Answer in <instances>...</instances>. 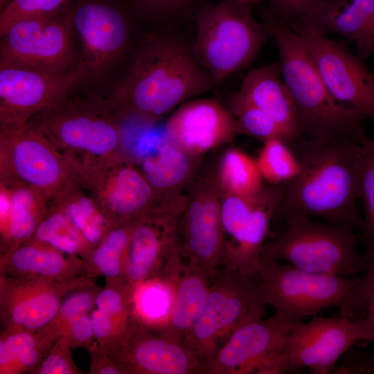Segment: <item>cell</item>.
Segmentation results:
<instances>
[{
  "mask_svg": "<svg viewBox=\"0 0 374 374\" xmlns=\"http://www.w3.org/2000/svg\"><path fill=\"white\" fill-rule=\"evenodd\" d=\"M163 140L188 154H197L231 141L238 133L236 120L214 99H197L169 118Z\"/></svg>",
  "mask_w": 374,
  "mask_h": 374,
  "instance_id": "44dd1931",
  "label": "cell"
},
{
  "mask_svg": "<svg viewBox=\"0 0 374 374\" xmlns=\"http://www.w3.org/2000/svg\"><path fill=\"white\" fill-rule=\"evenodd\" d=\"M323 0H272L275 7L283 17L289 23L299 17L304 10Z\"/></svg>",
  "mask_w": 374,
  "mask_h": 374,
  "instance_id": "ee69618b",
  "label": "cell"
},
{
  "mask_svg": "<svg viewBox=\"0 0 374 374\" xmlns=\"http://www.w3.org/2000/svg\"><path fill=\"white\" fill-rule=\"evenodd\" d=\"M69 10L73 30L81 45L79 66L85 80H100L128 48L130 20L117 5L105 0H84Z\"/></svg>",
  "mask_w": 374,
  "mask_h": 374,
  "instance_id": "4fadbf2b",
  "label": "cell"
},
{
  "mask_svg": "<svg viewBox=\"0 0 374 374\" xmlns=\"http://www.w3.org/2000/svg\"><path fill=\"white\" fill-rule=\"evenodd\" d=\"M215 84L192 51L174 39L151 36L138 48L124 78L106 100L118 118L152 122Z\"/></svg>",
  "mask_w": 374,
  "mask_h": 374,
  "instance_id": "7a4b0ae2",
  "label": "cell"
},
{
  "mask_svg": "<svg viewBox=\"0 0 374 374\" xmlns=\"http://www.w3.org/2000/svg\"><path fill=\"white\" fill-rule=\"evenodd\" d=\"M89 352L91 356L89 374H125L109 354L101 350L95 341Z\"/></svg>",
  "mask_w": 374,
  "mask_h": 374,
  "instance_id": "7bdbcfd3",
  "label": "cell"
},
{
  "mask_svg": "<svg viewBox=\"0 0 374 374\" xmlns=\"http://www.w3.org/2000/svg\"><path fill=\"white\" fill-rule=\"evenodd\" d=\"M50 198L28 185L0 182L1 254L29 240L46 214Z\"/></svg>",
  "mask_w": 374,
  "mask_h": 374,
  "instance_id": "cb8c5ba5",
  "label": "cell"
},
{
  "mask_svg": "<svg viewBox=\"0 0 374 374\" xmlns=\"http://www.w3.org/2000/svg\"><path fill=\"white\" fill-rule=\"evenodd\" d=\"M364 293L366 317L374 330V259H368V267L365 274Z\"/></svg>",
  "mask_w": 374,
  "mask_h": 374,
  "instance_id": "f6af8a7d",
  "label": "cell"
},
{
  "mask_svg": "<svg viewBox=\"0 0 374 374\" xmlns=\"http://www.w3.org/2000/svg\"><path fill=\"white\" fill-rule=\"evenodd\" d=\"M220 211L216 192L204 188L187 200L177 229L181 258L201 265L213 280L222 267L224 256Z\"/></svg>",
  "mask_w": 374,
  "mask_h": 374,
  "instance_id": "d6986e66",
  "label": "cell"
},
{
  "mask_svg": "<svg viewBox=\"0 0 374 374\" xmlns=\"http://www.w3.org/2000/svg\"><path fill=\"white\" fill-rule=\"evenodd\" d=\"M288 24L301 37L331 95L374 122V75L362 60L301 21Z\"/></svg>",
  "mask_w": 374,
  "mask_h": 374,
  "instance_id": "9a60e30c",
  "label": "cell"
},
{
  "mask_svg": "<svg viewBox=\"0 0 374 374\" xmlns=\"http://www.w3.org/2000/svg\"><path fill=\"white\" fill-rule=\"evenodd\" d=\"M195 19L192 53L216 84L249 66L269 35L266 24L258 23L249 6L240 0L204 6Z\"/></svg>",
  "mask_w": 374,
  "mask_h": 374,
  "instance_id": "5b68a950",
  "label": "cell"
},
{
  "mask_svg": "<svg viewBox=\"0 0 374 374\" xmlns=\"http://www.w3.org/2000/svg\"><path fill=\"white\" fill-rule=\"evenodd\" d=\"M294 20L354 42L363 59L374 53V0H323Z\"/></svg>",
  "mask_w": 374,
  "mask_h": 374,
  "instance_id": "603a6c76",
  "label": "cell"
},
{
  "mask_svg": "<svg viewBox=\"0 0 374 374\" xmlns=\"http://www.w3.org/2000/svg\"><path fill=\"white\" fill-rule=\"evenodd\" d=\"M74 172L113 226L134 220L155 204L156 192L142 171L120 154L84 163Z\"/></svg>",
  "mask_w": 374,
  "mask_h": 374,
  "instance_id": "5bb4252c",
  "label": "cell"
},
{
  "mask_svg": "<svg viewBox=\"0 0 374 374\" xmlns=\"http://www.w3.org/2000/svg\"><path fill=\"white\" fill-rule=\"evenodd\" d=\"M293 323L275 313L265 320L259 317L245 321L232 333L202 373H285L290 366L284 344Z\"/></svg>",
  "mask_w": 374,
  "mask_h": 374,
  "instance_id": "7c38bea8",
  "label": "cell"
},
{
  "mask_svg": "<svg viewBox=\"0 0 374 374\" xmlns=\"http://www.w3.org/2000/svg\"><path fill=\"white\" fill-rule=\"evenodd\" d=\"M186 202L181 197L167 199L132 221L124 281L134 291L159 274L177 247V223Z\"/></svg>",
  "mask_w": 374,
  "mask_h": 374,
  "instance_id": "e0dca14e",
  "label": "cell"
},
{
  "mask_svg": "<svg viewBox=\"0 0 374 374\" xmlns=\"http://www.w3.org/2000/svg\"><path fill=\"white\" fill-rule=\"evenodd\" d=\"M0 62L66 71L79 67L69 8L11 24L1 35Z\"/></svg>",
  "mask_w": 374,
  "mask_h": 374,
  "instance_id": "30bf717a",
  "label": "cell"
},
{
  "mask_svg": "<svg viewBox=\"0 0 374 374\" xmlns=\"http://www.w3.org/2000/svg\"><path fill=\"white\" fill-rule=\"evenodd\" d=\"M188 156L163 140L154 154L142 160L141 171L155 192L173 188L189 175L190 163Z\"/></svg>",
  "mask_w": 374,
  "mask_h": 374,
  "instance_id": "d6a6232c",
  "label": "cell"
},
{
  "mask_svg": "<svg viewBox=\"0 0 374 374\" xmlns=\"http://www.w3.org/2000/svg\"><path fill=\"white\" fill-rule=\"evenodd\" d=\"M93 281L84 276L64 281L0 275V313L3 330L36 331L57 314L60 299Z\"/></svg>",
  "mask_w": 374,
  "mask_h": 374,
  "instance_id": "ac0fdd59",
  "label": "cell"
},
{
  "mask_svg": "<svg viewBox=\"0 0 374 374\" xmlns=\"http://www.w3.org/2000/svg\"><path fill=\"white\" fill-rule=\"evenodd\" d=\"M258 276L263 302L290 323L335 308L350 318L366 315L365 275L342 276L308 272L261 258Z\"/></svg>",
  "mask_w": 374,
  "mask_h": 374,
  "instance_id": "277c9868",
  "label": "cell"
},
{
  "mask_svg": "<svg viewBox=\"0 0 374 374\" xmlns=\"http://www.w3.org/2000/svg\"><path fill=\"white\" fill-rule=\"evenodd\" d=\"M374 340L366 317L350 318L341 314L314 316L308 322H294L284 344L290 369L305 367L310 373L331 371L340 357L355 344Z\"/></svg>",
  "mask_w": 374,
  "mask_h": 374,
  "instance_id": "8fae6325",
  "label": "cell"
},
{
  "mask_svg": "<svg viewBox=\"0 0 374 374\" xmlns=\"http://www.w3.org/2000/svg\"><path fill=\"white\" fill-rule=\"evenodd\" d=\"M285 220L283 231L264 244L262 257L317 274L354 276L367 271L368 259L357 249L353 227L319 223L299 215Z\"/></svg>",
  "mask_w": 374,
  "mask_h": 374,
  "instance_id": "8992f818",
  "label": "cell"
},
{
  "mask_svg": "<svg viewBox=\"0 0 374 374\" xmlns=\"http://www.w3.org/2000/svg\"><path fill=\"white\" fill-rule=\"evenodd\" d=\"M256 161L262 177L274 185L291 181L300 170L294 151L280 138L266 140Z\"/></svg>",
  "mask_w": 374,
  "mask_h": 374,
  "instance_id": "e575fe53",
  "label": "cell"
},
{
  "mask_svg": "<svg viewBox=\"0 0 374 374\" xmlns=\"http://www.w3.org/2000/svg\"><path fill=\"white\" fill-rule=\"evenodd\" d=\"M282 185L263 188L249 223L232 241L224 246L222 267L256 277L271 217L276 214Z\"/></svg>",
  "mask_w": 374,
  "mask_h": 374,
  "instance_id": "4316f807",
  "label": "cell"
},
{
  "mask_svg": "<svg viewBox=\"0 0 374 374\" xmlns=\"http://www.w3.org/2000/svg\"><path fill=\"white\" fill-rule=\"evenodd\" d=\"M83 81L80 66L60 71L0 62V123H26Z\"/></svg>",
  "mask_w": 374,
  "mask_h": 374,
  "instance_id": "2e32d148",
  "label": "cell"
},
{
  "mask_svg": "<svg viewBox=\"0 0 374 374\" xmlns=\"http://www.w3.org/2000/svg\"><path fill=\"white\" fill-rule=\"evenodd\" d=\"M136 11L145 17H170L179 14L198 0H131Z\"/></svg>",
  "mask_w": 374,
  "mask_h": 374,
  "instance_id": "60d3db41",
  "label": "cell"
},
{
  "mask_svg": "<svg viewBox=\"0 0 374 374\" xmlns=\"http://www.w3.org/2000/svg\"><path fill=\"white\" fill-rule=\"evenodd\" d=\"M290 145L300 170L282 184L276 214L284 218L292 215L319 217L362 230L364 220L356 207L360 198L362 143L303 137Z\"/></svg>",
  "mask_w": 374,
  "mask_h": 374,
  "instance_id": "6da1fadb",
  "label": "cell"
},
{
  "mask_svg": "<svg viewBox=\"0 0 374 374\" xmlns=\"http://www.w3.org/2000/svg\"><path fill=\"white\" fill-rule=\"evenodd\" d=\"M118 117L106 100L67 97L39 112L35 123L74 168L119 153Z\"/></svg>",
  "mask_w": 374,
  "mask_h": 374,
  "instance_id": "52a82bcc",
  "label": "cell"
},
{
  "mask_svg": "<svg viewBox=\"0 0 374 374\" xmlns=\"http://www.w3.org/2000/svg\"><path fill=\"white\" fill-rule=\"evenodd\" d=\"M231 109L236 119L238 133H244L264 141L280 138L287 143L294 142L289 132L270 116L248 104L231 102Z\"/></svg>",
  "mask_w": 374,
  "mask_h": 374,
  "instance_id": "8d00e7d4",
  "label": "cell"
},
{
  "mask_svg": "<svg viewBox=\"0 0 374 374\" xmlns=\"http://www.w3.org/2000/svg\"><path fill=\"white\" fill-rule=\"evenodd\" d=\"M257 161L243 152L231 149L220 166V180L228 193L244 197L258 195L263 188Z\"/></svg>",
  "mask_w": 374,
  "mask_h": 374,
  "instance_id": "836d02e7",
  "label": "cell"
},
{
  "mask_svg": "<svg viewBox=\"0 0 374 374\" xmlns=\"http://www.w3.org/2000/svg\"><path fill=\"white\" fill-rule=\"evenodd\" d=\"M231 102L248 104L265 112L289 132L294 142L303 138L279 62L250 71Z\"/></svg>",
  "mask_w": 374,
  "mask_h": 374,
  "instance_id": "d4e9b609",
  "label": "cell"
},
{
  "mask_svg": "<svg viewBox=\"0 0 374 374\" xmlns=\"http://www.w3.org/2000/svg\"><path fill=\"white\" fill-rule=\"evenodd\" d=\"M101 288L91 283L71 292L61 303L53 319L43 329L55 340L71 320L90 314L96 306V298Z\"/></svg>",
  "mask_w": 374,
  "mask_h": 374,
  "instance_id": "74e56055",
  "label": "cell"
},
{
  "mask_svg": "<svg viewBox=\"0 0 374 374\" xmlns=\"http://www.w3.org/2000/svg\"><path fill=\"white\" fill-rule=\"evenodd\" d=\"M30 240L84 260L93 249L66 213L51 200L46 214Z\"/></svg>",
  "mask_w": 374,
  "mask_h": 374,
  "instance_id": "f546056e",
  "label": "cell"
},
{
  "mask_svg": "<svg viewBox=\"0 0 374 374\" xmlns=\"http://www.w3.org/2000/svg\"><path fill=\"white\" fill-rule=\"evenodd\" d=\"M108 353L125 374L202 373L199 362L182 343L141 323Z\"/></svg>",
  "mask_w": 374,
  "mask_h": 374,
  "instance_id": "ffe728a7",
  "label": "cell"
},
{
  "mask_svg": "<svg viewBox=\"0 0 374 374\" xmlns=\"http://www.w3.org/2000/svg\"><path fill=\"white\" fill-rule=\"evenodd\" d=\"M72 0H10L1 10L0 35L13 22L26 17H49L64 11Z\"/></svg>",
  "mask_w": 374,
  "mask_h": 374,
  "instance_id": "f35d334b",
  "label": "cell"
},
{
  "mask_svg": "<svg viewBox=\"0 0 374 374\" xmlns=\"http://www.w3.org/2000/svg\"><path fill=\"white\" fill-rule=\"evenodd\" d=\"M55 341L43 328L36 331L3 330L0 338V373H32Z\"/></svg>",
  "mask_w": 374,
  "mask_h": 374,
  "instance_id": "f1b7e54d",
  "label": "cell"
},
{
  "mask_svg": "<svg viewBox=\"0 0 374 374\" xmlns=\"http://www.w3.org/2000/svg\"><path fill=\"white\" fill-rule=\"evenodd\" d=\"M71 348H84L88 351L96 341L89 314L69 321L61 331Z\"/></svg>",
  "mask_w": 374,
  "mask_h": 374,
  "instance_id": "b9f144b4",
  "label": "cell"
},
{
  "mask_svg": "<svg viewBox=\"0 0 374 374\" xmlns=\"http://www.w3.org/2000/svg\"><path fill=\"white\" fill-rule=\"evenodd\" d=\"M0 124L1 181L28 185L51 199L75 178L64 155L35 123Z\"/></svg>",
  "mask_w": 374,
  "mask_h": 374,
  "instance_id": "9c48e42d",
  "label": "cell"
},
{
  "mask_svg": "<svg viewBox=\"0 0 374 374\" xmlns=\"http://www.w3.org/2000/svg\"><path fill=\"white\" fill-rule=\"evenodd\" d=\"M50 200L61 208L93 249L114 226L76 177Z\"/></svg>",
  "mask_w": 374,
  "mask_h": 374,
  "instance_id": "83f0119b",
  "label": "cell"
},
{
  "mask_svg": "<svg viewBox=\"0 0 374 374\" xmlns=\"http://www.w3.org/2000/svg\"><path fill=\"white\" fill-rule=\"evenodd\" d=\"M10 0H0V8L2 10Z\"/></svg>",
  "mask_w": 374,
  "mask_h": 374,
  "instance_id": "bcb514c9",
  "label": "cell"
},
{
  "mask_svg": "<svg viewBox=\"0 0 374 374\" xmlns=\"http://www.w3.org/2000/svg\"><path fill=\"white\" fill-rule=\"evenodd\" d=\"M133 220L114 225L84 259L90 277L103 276L106 280L124 281L127 249Z\"/></svg>",
  "mask_w": 374,
  "mask_h": 374,
  "instance_id": "4dcf8cb0",
  "label": "cell"
},
{
  "mask_svg": "<svg viewBox=\"0 0 374 374\" xmlns=\"http://www.w3.org/2000/svg\"><path fill=\"white\" fill-rule=\"evenodd\" d=\"M71 346L63 335L59 336L33 370V374H80L84 373L75 364Z\"/></svg>",
  "mask_w": 374,
  "mask_h": 374,
  "instance_id": "ab89813d",
  "label": "cell"
},
{
  "mask_svg": "<svg viewBox=\"0 0 374 374\" xmlns=\"http://www.w3.org/2000/svg\"><path fill=\"white\" fill-rule=\"evenodd\" d=\"M172 286V304L168 321L157 334L181 342L199 318L213 279L199 264L184 261L177 247L159 272Z\"/></svg>",
  "mask_w": 374,
  "mask_h": 374,
  "instance_id": "7402d4cb",
  "label": "cell"
},
{
  "mask_svg": "<svg viewBox=\"0 0 374 374\" xmlns=\"http://www.w3.org/2000/svg\"><path fill=\"white\" fill-rule=\"evenodd\" d=\"M133 299L139 322L156 333L160 332L167 324L171 312V283L157 275L135 289Z\"/></svg>",
  "mask_w": 374,
  "mask_h": 374,
  "instance_id": "1f68e13d",
  "label": "cell"
},
{
  "mask_svg": "<svg viewBox=\"0 0 374 374\" xmlns=\"http://www.w3.org/2000/svg\"><path fill=\"white\" fill-rule=\"evenodd\" d=\"M360 198L365 211L362 238L368 259H374V140L367 138L362 143Z\"/></svg>",
  "mask_w": 374,
  "mask_h": 374,
  "instance_id": "d590c367",
  "label": "cell"
},
{
  "mask_svg": "<svg viewBox=\"0 0 374 374\" xmlns=\"http://www.w3.org/2000/svg\"><path fill=\"white\" fill-rule=\"evenodd\" d=\"M240 1H252V0H240Z\"/></svg>",
  "mask_w": 374,
  "mask_h": 374,
  "instance_id": "7dc6e473",
  "label": "cell"
},
{
  "mask_svg": "<svg viewBox=\"0 0 374 374\" xmlns=\"http://www.w3.org/2000/svg\"><path fill=\"white\" fill-rule=\"evenodd\" d=\"M0 275L55 281L89 276L86 262L81 257L65 254L31 240L1 254Z\"/></svg>",
  "mask_w": 374,
  "mask_h": 374,
  "instance_id": "484cf974",
  "label": "cell"
},
{
  "mask_svg": "<svg viewBox=\"0 0 374 374\" xmlns=\"http://www.w3.org/2000/svg\"><path fill=\"white\" fill-rule=\"evenodd\" d=\"M279 54L283 79L290 93L303 137L315 140L366 139L359 110L337 101L323 82L301 37L282 19L265 24Z\"/></svg>",
  "mask_w": 374,
  "mask_h": 374,
  "instance_id": "3957f363",
  "label": "cell"
},
{
  "mask_svg": "<svg viewBox=\"0 0 374 374\" xmlns=\"http://www.w3.org/2000/svg\"><path fill=\"white\" fill-rule=\"evenodd\" d=\"M260 283L255 277L222 267L212 280L204 308L182 343L203 368L216 355L232 333L265 310Z\"/></svg>",
  "mask_w": 374,
  "mask_h": 374,
  "instance_id": "ba28073f",
  "label": "cell"
}]
</instances>
